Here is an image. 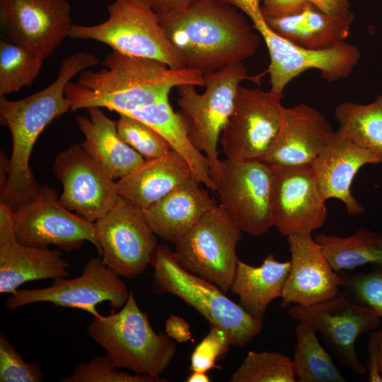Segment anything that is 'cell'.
<instances>
[{
  "instance_id": "cell-36",
  "label": "cell",
  "mask_w": 382,
  "mask_h": 382,
  "mask_svg": "<svg viewBox=\"0 0 382 382\" xmlns=\"http://www.w3.org/2000/svg\"><path fill=\"white\" fill-rule=\"evenodd\" d=\"M231 340L225 330L211 326L208 335L197 345L190 357L192 371L207 372L218 366L216 361L228 350Z\"/></svg>"
},
{
  "instance_id": "cell-23",
  "label": "cell",
  "mask_w": 382,
  "mask_h": 382,
  "mask_svg": "<svg viewBox=\"0 0 382 382\" xmlns=\"http://www.w3.org/2000/svg\"><path fill=\"white\" fill-rule=\"evenodd\" d=\"M192 178L185 159L173 149L164 156L144 161L115 182L121 196L144 209Z\"/></svg>"
},
{
  "instance_id": "cell-12",
  "label": "cell",
  "mask_w": 382,
  "mask_h": 382,
  "mask_svg": "<svg viewBox=\"0 0 382 382\" xmlns=\"http://www.w3.org/2000/svg\"><path fill=\"white\" fill-rule=\"evenodd\" d=\"M117 274L98 257L90 258L80 276L54 279L44 288L18 289L6 301V308L14 310L33 303L49 302L55 306L77 308L93 316L100 313L96 306L107 301L115 310L122 308L130 291Z\"/></svg>"
},
{
  "instance_id": "cell-18",
  "label": "cell",
  "mask_w": 382,
  "mask_h": 382,
  "mask_svg": "<svg viewBox=\"0 0 382 382\" xmlns=\"http://www.w3.org/2000/svg\"><path fill=\"white\" fill-rule=\"evenodd\" d=\"M335 132L312 106L284 107L277 137L262 161L271 167L311 166Z\"/></svg>"
},
{
  "instance_id": "cell-19",
  "label": "cell",
  "mask_w": 382,
  "mask_h": 382,
  "mask_svg": "<svg viewBox=\"0 0 382 382\" xmlns=\"http://www.w3.org/2000/svg\"><path fill=\"white\" fill-rule=\"evenodd\" d=\"M381 163V156L359 146L335 131L311 168L324 199H340L349 214L358 215L364 209L352 194V181L364 165Z\"/></svg>"
},
{
  "instance_id": "cell-28",
  "label": "cell",
  "mask_w": 382,
  "mask_h": 382,
  "mask_svg": "<svg viewBox=\"0 0 382 382\" xmlns=\"http://www.w3.org/2000/svg\"><path fill=\"white\" fill-rule=\"evenodd\" d=\"M335 116L342 137L382 158V95L369 104L342 103Z\"/></svg>"
},
{
  "instance_id": "cell-7",
  "label": "cell",
  "mask_w": 382,
  "mask_h": 382,
  "mask_svg": "<svg viewBox=\"0 0 382 382\" xmlns=\"http://www.w3.org/2000/svg\"><path fill=\"white\" fill-rule=\"evenodd\" d=\"M242 232L217 204L174 243V257L185 270L227 291L236 271V246Z\"/></svg>"
},
{
  "instance_id": "cell-4",
  "label": "cell",
  "mask_w": 382,
  "mask_h": 382,
  "mask_svg": "<svg viewBox=\"0 0 382 382\" xmlns=\"http://www.w3.org/2000/svg\"><path fill=\"white\" fill-rule=\"evenodd\" d=\"M151 265L156 291L177 296L195 308L211 326L226 332L231 345L243 347L261 332L262 322L228 298L215 284L180 267L166 245H157Z\"/></svg>"
},
{
  "instance_id": "cell-27",
  "label": "cell",
  "mask_w": 382,
  "mask_h": 382,
  "mask_svg": "<svg viewBox=\"0 0 382 382\" xmlns=\"http://www.w3.org/2000/svg\"><path fill=\"white\" fill-rule=\"evenodd\" d=\"M315 240L336 272L366 264L382 267V234L361 227L349 236L318 234Z\"/></svg>"
},
{
  "instance_id": "cell-11",
  "label": "cell",
  "mask_w": 382,
  "mask_h": 382,
  "mask_svg": "<svg viewBox=\"0 0 382 382\" xmlns=\"http://www.w3.org/2000/svg\"><path fill=\"white\" fill-rule=\"evenodd\" d=\"M95 224L105 265L130 279L143 274L158 245L143 209L119 196L110 211Z\"/></svg>"
},
{
  "instance_id": "cell-15",
  "label": "cell",
  "mask_w": 382,
  "mask_h": 382,
  "mask_svg": "<svg viewBox=\"0 0 382 382\" xmlns=\"http://www.w3.org/2000/svg\"><path fill=\"white\" fill-rule=\"evenodd\" d=\"M71 10L66 0H0V24L6 37L45 60L69 37Z\"/></svg>"
},
{
  "instance_id": "cell-40",
  "label": "cell",
  "mask_w": 382,
  "mask_h": 382,
  "mask_svg": "<svg viewBox=\"0 0 382 382\" xmlns=\"http://www.w3.org/2000/svg\"><path fill=\"white\" fill-rule=\"evenodd\" d=\"M151 8L158 15L165 14L187 6L193 0H134Z\"/></svg>"
},
{
  "instance_id": "cell-30",
  "label": "cell",
  "mask_w": 382,
  "mask_h": 382,
  "mask_svg": "<svg viewBox=\"0 0 382 382\" xmlns=\"http://www.w3.org/2000/svg\"><path fill=\"white\" fill-rule=\"evenodd\" d=\"M44 61L4 37L0 41V96L12 94L32 85Z\"/></svg>"
},
{
  "instance_id": "cell-25",
  "label": "cell",
  "mask_w": 382,
  "mask_h": 382,
  "mask_svg": "<svg viewBox=\"0 0 382 382\" xmlns=\"http://www.w3.org/2000/svg\"><path fill=\"white\" fill-rule=\"evenodd\" d=\"M290 268L291 261H277L273 255L257 267L238 259L231 289L245 311L262 322L268 305L281 298Z\"/></svg>"
},
{
  "instance_id": "cell-6",
  "label": "cell",
  "mask_w": 382,
  "mask_h": 382,
  "mask_svg": "<svg viewBox=\"0 0 382 382\" xmlns=\"http://www.w3.org/2000/svg\"><path fill=\"white\" fill-rule=\"evenodd\" d=\"M108 18L92 25L73 24L69 37L105 43L113 51L154 59L174 69L187 68L183 57L168 37L158 16L134 0H114Z\"/></svg>"
},
{
  "instance_id": "cell-31",
  "label": "cell",
  "mask_w": 382,
  "mask_h": 382,
  "mask_svg": "<svg viewBox=\"0 0 382 382\" xmlns=\"http://www.w3.org/2000/svg\"><path fill=\"white\" fill-rule=\"evenodd\" d=\"M293 361L274 352L250 351L231 382H295Z\"/></svg>"
},
{
  "instance_id": "cell-41",
  "label": "cell",
  "mask_w": 382,
  "mask_h": 382,
  "mask_svg": "<svg viewBox=\"0 0 382 382\" xmlns=\"http://www.w3.org/2000/svg\"><path fill=\"white\" fill-rule=\"evenodd\" d=\"M313 4L323 12L332 15L339 16L348 13L349 10V0H305Z\"/></svg>"
},
{
  "instance_id": "cell-22",
  "label": "cell",
  "mask_w": 382,
  "mask_h": 382,
  "mask_svg": "<svg viewBox=\"0 0 382 382\" xmlns=\"http://www.w3.org/2000/svg\"><path fill=\"white\" fill-rule=\"evenodd\" d=\"M88 116L79 115L76 122L83 134L81 146L96 159L115 181L137 168L144 158L119 137L116 121L100 109H86Z\"/></svg>"
},
{
  "instance_id": "cell-42",
  "label": "cell",
  "mask_w": 382,
  "mask_h": 382,
  "mask_svg": "<svg viewBox=\"0 0 382 382\" xmlns=\"http://www.w3.org/2000/svg\"><path fill=\"white\" fill-rule=\"evenodd\" d=\"M367 352L374 357L378 371L382 376V330L373 332L370 335Z\"/></svg>"
},
{
  "instance_id": "cell-34",
  "label": "cell",
  "mask_w": 382,
  "mask_h": 382,
  "mask_svg": "<svg viewBox=\"0 0 382 382\" xmlns=\"http://www.w3.org/2000/svg\"><path fill=\"white\" fill-rule=\"evenodd\" d=\"M110 357L105 354L94 357L89 362L78 364L69 376L61 382H163L166 378L118 371Z\"/></svg>"
},
{
  "instance_id": "cell-5",
  "label": "cell",
  "mask_w": 382,
  "mask_h": 382,
  "mask_svg": "<svg viewBox=\"0 0 382 382\" xmlns=\"http://www.w3.org/2000/svg\"><path fill=\"white\" fill-rule=\"evenodd\" d=\"M248 78L240 62L204 74L205 90L201 94L194 85L177 87V112L193 146L204 153L215 184L220 176L218 143L232 112L238 88Z\"/></svg>"
},
{
  "instance_id": "cell-43",
  "label": "cell",
  "mask_w": 382,
  "mask_h": 382,
  "mask_svg": "<svg viewBox=\"0 0 382 382\" xmlns=\"http://www.w3.org/2000/svg\"><path fill=\"white\" fill-rule=\"evenodd\" d=\"M186 381L187 382H209L210 381L209 376L206 374L205 372L201 371H193V373L190 375Z\"/></svg>"
},
{
  "instance_id": "cell-10",
  "label": "cell",
  "mask_w": 382,
  "mask_h": 382,
  "mask_svg": "<svg viewBox=\"0 0 382 382\" xmlns=\"http://www.w3.org/2000/svg\"><path fill=\"white\" fill-rule=\"evenodd\" d=\"M216 183L219 206L242 231L262 236L272 227V168L260 161H219Z\"/></svg>"
},
{
  "instance_id": "cell-39",
  "label": "cell",
  "mask_w": 382,
  "mask_h": 382,
  "mask_svg": "<svg viewBox=\"0 0 382 382\" xmlns=\"http://www.w3.org/2000/svg\"><path fill=\"white\" fill-rule=\"evenodd\" d=\"M166 334L178 342H184L191 339L190 326L182 318L171 316L166 321Z\"/></svg>"
},
{
  "instance_id": "cell-20",
  "label": "cell",
  "mask_w": 382,
  "mask_h": 382,
  "mask_svg": "<svg viewBox=\"0 0 382 382\" xmlns=\"http://www.w3.org/2000/svg\"><path fill=\"white\" fill-rule=\"evenodd\" d=\"M200 183L190 178L143 209L154 233L176 243L209 210L217 205Z\"/></svg>"
},
{
  "instance_id": "cell-35",
  "label": "cell",
  "mask_w": 382,
  "mask_h": 382,
  "mask_svg": "<svg viewBox=\"0 0 382 382\" xmlns=\"http://www.w3.org/2000/svg\"><path fill=\"white\" fill-rule=\"evenodd\" d=\"M43 373L37 363L23 360L4 332L0 334V382H41Z\"/></svg>"
},
{
  "instance_id": "cell-24",
  "label": "cell",
  "mask_w": 382,
  "mask_h": 382,
  "mask_svg": "<svg viewBox=\"0 0 382 382\" xmlns=\"http://www.w3.org/2000/svg\"><path fill=\"white\" fill-rule=\"evenodd\" d=\"M69 267L58 249L28 246L16 240L0 246V293L12 294L30 281L68 277Z\"/></svg>"
},
{
  "instance_id": "cell-2",
  "label": "cell",
  "mask_w": 382,
  "mask_h": 382,
  "mask_svg": "<svg viewBox=\"0 0 382 382\" xmlns=\"http://www.w3.org/2000/svg\"><path fill=\"white\" fill-rule=\"evenodd\" d=\"M158 16L186 67L203 74L243 62L260 47V36L248 18L220 0H193Z\"/></svg>"
},
{
  "instance_id": "cell-8",
  "label": "cell",
  "mask_w": 382,
  "mask_h": 382,
  "mask_svg": "<svg viewBox=\"0 0 382 382\" xmlns=\"http://www.w3.org/2000/svg\"><path fill=\"white\" fill-rule=\"evenodd\" d=\"M282 98L272 91L238 86L232 112L220 137L226 158L262 161L280 129Z\"/></svg>"
},
{
  "instance_id": "cell-16",
  "label": "cell",
  "mask_w": 382,
  "mask_h": 382,
  "mask_svg": "<svg viewBox=\"0 0 382 382\" xmlns=\"http://www.w3.org/2000/svg\"><path fill=\"white\" fill-rule=\"evenodd\" d=\"M272 226L284 236L311 233L323 226L325 199L311 166L272 167Z\"/></svg>"
},
{
  "instance_id": "cell-32",
  "label": "cell",
  "mask_w": 382,
  "mask_h": 382,
  "mask_svg": "<svg viewBox=\"0 0 382 382\" xmlns=\"http://www.w3.org/2000/svg\"><path fill=\"white\" fill-rule=\"evenodd\" d=\"M119 115L116 121L119 137L145 160L161 157L173 150L165 138L147 124L127 114Z\"/></svg>"
},
{
  "instance_id": "cell-21",
  "label": "cell",
  "mask_w": 382,
  "mask_h": 382,
  "mask_svg": "<svg viewBox=\"0 0 382 382\" xmlns=\"http://www.w3.org/2000/svg\"><path fill=\"white\" fill-rule=\"evenodd\" d=\"M265 18L274 32L296 45L308 50H323L345 41L354 16L352 12L329 15L306 1L295 13Z\"/></svg>"
},
{
  "instance_id": "cell-26",
  "label": "cell",
  "mask_w": 382,
  "mask_h": 382,
  "mask_svg": "<svg viewBox=\"0 0 382 382\" xmlns=\"http://www.w3.org/2000/svg\"><path fill=\"white\" fill-rule=\"evenodd\" d=\"M127 115L147 124L162 135L172 149L187 163L192 178L216 192V186L212 180L207 158L192 144L183 120L179 114L172 109L169 99L147 105Z\"/></svg>"
},
{
  "instance_id": "cell-13",
  "label": "cell",
  "mask_w": 382,
  "mask_h": 382,
  "mask_svg": "<svg viewBox=\"0 0 382 382\" xmlns=\"http://www.w3.org/2000/svg\"><path fill=\"white\" fill-rule=\"evenodd\" d=\"M288 314L320 332L342 365L357 374L365 372L366 368L358 358L355 342L379 325L381 317L374 311L351 301L340 291L335 296L311 306L296 304Z\"/></svg>"
},
{
  "instance_id": "cell-9",
  "label": "cell",
  "mask_w": 382,
  "mask_h": 382,
  "mask_svg": "<svg viewBox=\"0 0 382 382\" xmlns=\"http://www.w3.org/2000/svg\"><path fill=\"white\" fill-rule=\"evenodd\" d=\"M17 241L25 245H56L66 252L80 249L88 241L101 257L95 222L65 208L55 189L42 185L37 195L13 211Z\"/></svg>"
},
{
  "instance_id": "cell-1",
  "label": "cell",
  "mask_w": 382,
  "mask_h": 382,
  "mask_svg": "<svg viewBox=\"0 0 382 382\" xmlns=\"http://www.w3.org/2000/svg\"><path fill=\"white\" fill-rule=\"evenodd\" d=\"M97 71L79 74L66 85L70 110L105 108L127 114L169 99L172 88L184 84L204 86V74L188 68L174 69L154 59L112 51Z\"/></svg>"
},
{
  "instance_id": "cell-37",
  "label": "cell",
  "mask_w": 382,
  "mask_h": 382,
  "mask_svg": "<svg viewBox=\"0 0 382 382\" xmlns=\"http://www.w3.org/2000/svg\"><path fill=\"white\" fill-rule=\"evenodd\" d=\"M262 11L265 17L276 18L296 13L301 10L305 0H262Z\"/></svg>"
},
{
  "instance_id": "cell-33",
  "label": "cell",
  "mask_w": 382,
  "mask_h": 382,
  "mask_svg": "<svg viewBox=\"0 0 382 382\" xmlns=\"http://www.w3.org/2000/svg\"><path fill=\"white\" fill-rule=\"evenodd\" d=\"M342 293L351 301L368 307L382 318V267L368 272H337Z\"/></svg>"
},
{
  "instance_id": "cell-38",
  "label": "cell",
  "mask_w": 382,
  "mask_h": 382,
  "mask_svg": "<svg viewBox=\"0 0 382 382\" xmlns=\"http://www.w3.org/2000/svg\"><path fill=\"white\" fill-rule=\"evenodd\" d=\"M16 240L13 211L7 204L0 202V246Z\"/></svg>"
},
{
  "instance_id": "cell-17",
  "label": "cell",
  "mask_w": 382,
  "mask_h": 382,
  "mask_svg": "<svg viewBox=\"0 0 382 382\" xmlns=\"http://www.w3.org/2000/svg\"><path fill=\"white\" fill-rule=\"evenodd\" d=\"M291 253V268L281 304L311 306L335 296L340 291V277L328 262L311 233L286 237Z\"/></svg>"
},
{
  "instance_id": "cell-3",
  "label": "cell",
  "mask_w": 382,
  "mask_h": 382,
  "mask_svg": "<svg viewBox=\"0 0 382 382\" xmlns=\"http://www.w3.org/2000/svg\"><path fill=\"white\" fill-rule=\"evenodd\" d=\"M87 334L103 347L117 369L160 377L176 353V345L167 334L153 329L130 291L118 312L93 316Z\"/></svg>"
},
{
  "instance_id": "cell-29",
  "label": "cell",
  "mask_w": 382,
  "mask_h": 382,
  "mask_svg": "<svg viewBox=\"0 0 382 382\" xmlns=\"http://www.w3.org/2000/svg\"><path fill=\"white\" fill-rule=\"evenodd\" d=\"M297 342L294 369L300 382H345L329 354L320 345L316 332L299 323L296 328Z\"/></svg>"
},
{
  "instance_id": "cell-14",
  "label": "cell",
  "mask_w": 382,
  "mask_h": 382,
  "mask_svg": "<svg viewBox=\"0 0 382 382\" xmlns=\"http://www.w3.org/2000/svg\"><path fill=\"white\" fill-rule=\"evenodd\" d=\"M53 173L63 187L61 204L93 222L105 216L119 197L116 181L81 144L57 155Z\"/></svg>"
}]
</instances>
